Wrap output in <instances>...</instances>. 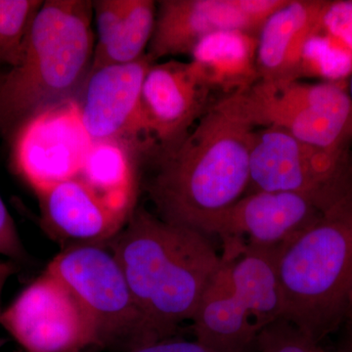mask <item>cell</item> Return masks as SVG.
I'll return each mask as SVG.
<instances>
[{"label": "cell", "mask_w": 352, "mask_h": 352, "mask_svg": "<svg viewBox=\"0 0 352 352\" xmlns=\"http://www.w3.org/2000/svg\"><path fill=\"white\" fill-rule=\"evenodd\" d=\"M256 352H344L331 351L320 346L285 318L272 322L259 331Z\"/></svg>", "instance_id": "cell-21"}, {"label": "cell", "mask_w": 352, "mask_h": 352, "mask_svg": "<svg viewBox=\"0 0 352 352\" xmlns=\"http://www.w3.org/2000/svg\"><path fill=\"white\" fill-rule=\"evenodd\" d=\"M155 63L146 53L131 63L90 71L74 102L91 142L118 141L138 149L150 140L141 95L146 75Z\"/></svg>", "instance_id": "cell-11"}, {"label": "cell", "mask_w": 352, "mask_h": 352, "mask_svg": "<svg viewBox=\"0 0 352 352\" xmlns=\"http://www.w3.org/2000/svg\"><path fill=\"white\" fill-rule=\"evenodd\" d=\"M92 142L74 100L38 113L14 135L16 170L36 193L75 177Z\"/></svg>", "instance_id": "cell-12"}, {"label": "cell", "mask_w": 352, "mask_h": 352, "mask_svg": "<svg viewBox=\"0 0 352 352\" xmlns=\"http://www.w3.org/2000/svg\"><path fill=\"white\" fill-rule=\"evenodd\" d=\"M157 2L129 0L126 12L108 45L94 54L91 69L131 63L147 52L156 22Z\"/></svg>", "instance_id": "cell-19"}, {"label": "cell", "mask_w": 352, "mask_h": 352, "mask_svg": "<svg viewBox=\"0 0 352 352\" xmlns=\"http://www.w3.org/2000/svg\"><path fill=\"white\" fill-rule=\"evenodd\" d=\"M219 100L254 129L279 127L307 144L335 154H349L352 102L339 82L258 80Z\"/></svg>", "instance_id": "cell-6"}, {"label": "cell", "mask_w": 352, "mask_h": 352, "mask_svg": "<svg viewBox=\"0 0 352 352\" xmlns=\"http://www.w3.org/2000/svg\"><path fill=\"white\" fill-rule=\"evenodd\" d=\"M129 352H219L194 340H164Z\"/></svg>", "instance_id": "cell-25"}, {"label": "cell", "mask_w": 352, "mask_h": 352, "mask_svg": "<svg viewBox=\"0 0 352 352\" xmlns=\"http://www.w3.org/2000/svg\"><path fill=\"white\" fill-rule=\"evenodd\" d=\"M17 271V266L15 263L11 261H2L0 259V305H1L2 292L9 278L12 276ZM1 310V307H0Z\"/></svg>", "instance_id": "cell-26"}, {"label": "cell", "mask_w": 352, "mask_h": 352, "mask_svg": "<svg viewBox=\"0 0 352 352\" xmlns=\"http://www.w3.org/2000/svg\"><path fill=\"white\" fill-rule=\"evenodd\" d=\"M92 19L90 0L43 1L20 64L0 75V133L14 136L38 113L76 98L94 61Z\"/></svg>", "instance_id": "cell-3"}, {"label": "cell", "mask_w": 352, "mask_h": 352, "mask_svg": "<svg viewBox=\"0 0 352 352\" xmlns=\"http://www.w3.org/2000/svg\"><path fill=\"white\" fill-rule=\"evenodd\" d=\"M210 94L191 62L168 60L153 65L141 95L150 140L162 150L179 142L210 107Z\"/></svg>", "instance_id": "cell-14"}, {"label": "cell", "mask_w": 352, "mask_h": 352, "mask_svg": "<svg viewBox=\"0 0 352 352\" xmlns=\"http://www.w3.org/2000/svg\"><path fill=\"white\" fill-rule=\"evenodd\" d=\"M254 129L221 101L212 104L179 142L160 155L148 185L160 219L204 234L210 220L242 198Z\"/></svg>", "instance_id": "cell-1"}, {"label": "cell", "mask_w": 352, "mask_h": 352, "mask_svg": "<svg viewBox=\"0 0 352 352\" xmlns=\"http://www.w3.org/2000/svg\"><path fill=\"white\" fill-rule=\"evenodd\" d=\"M129 1V0H94L92 1L95 24H96L94 54L101 52L113 38L120 21L126 12Z\"/></svg>", "instance_id": "cell-23"}, {"label": "cell", "mask_w": 352, "mask_h": 352, "mask_svg": "<svg viewBox=\"0 0 352 352\" xmlns=\"http://www.w3.org/2000/svg\"><path fill=\"white\" fill-rule=\"evenodd\" d=\"M279 252L245 244L222 254L192 318L197 342L219 352H256L259 331L284 317Z\"/></svg>", "instance_id": "cell-5"}, {"label": "cell", "mask_w": 352, "mask_h": 352, "mask_svg": "<svg viewBox=\"0 0 352 352\" xmlns=\"http://www.w3.org/2000/svg\"><path fill=\"white\" fill-rule=\"evenodd\" d=\"M258 36L239 31L215 32L192 51L191 64L208 88L223 96L259 80L256 67Z\"/></svg>", "instance_id": "cell-17"}, {"label": "cell", "mask_w": 352, "mask_h": 352, "mask_svg": "<svg viewBox=\"0 0 352 352\" xmlns=\"http://www.w3.org/2000/svg\"><path fill=\"white\" fill-rule=\"evenodd\" d=\"M342 325H344V336H342V346L340 349L344 352H352V315L346 317Z\"/></svg>", "instance_id": "cell-27"}, {"label": "cell", "mask_w": 352, "mask_h": 352, "mask_svg": "<svg viewBox=\"0 0 352 352\" xmlns=\"http://www.w3.org/2000/svg\"><path fill=\"white\" fill-rule=\"evenodd\" d=\"M141 312L161 340L192 320L222 258L208 236L135 208L113 239Z\"/></svg>", "instance_id": "cell-2"}, {"label": "cell", "mask_w": 352, "mask_h": 352, "mask_svg": "<svg viewBox=\"0 0 352 352\" xmlns=\"http://www.w3.org/2000/svg\"><path fill=\"white\" fill-rule=\"evenodd\" d=\"M352 315V291L349 298V307H347V316Z\"/></svg>", "instance_id": "cell-28"}, {"label": "cell", "mask_w": 352, "mask_h": 352, "mask_svg": "<svg viewBox=\"0 0 352 352\" xmlns=\"http://www.w3.org/2000/svg\"><path fill=\"white\" fill-rule=\"evenodd\" d=\"M248 193L292 192L312 197L325 210L352 185L349 154L302 142L279 127L252 132Z\"/></svg>", "instance_id": "cell-8"}, {"label": "cell", "mask_w": 352, "mask_h": 352, "mask_svg": "<svg viewBox=\"0 0 352 352\" xmlns=\"http://www.w3.org/2000/svg\"><path fill=\"white\" fill-rule=\"evenodd\" d=\"M277 270L283 318L317 342L344 324L352 291V185L280 250Z\"/></svg>", "instance_id": "cell-4"}, {"label": "cell", "mask_w": 352, "mask_h": 352, "mask_svg": "<svg viewBox=\"0 0 352 352\" xmlns=\"http://www.w3.org/2000/svg\"><path fill=\"white\" fill-rule=\"evenodd\" d=\"M36 194L44 230L69 245L113 240L131 215L113 208L78 176Z\"/></svg>", "instance_id": "cell-15"}, {"label": "cell", "mask_w": 352, "mask_h": 352, "mask_svg": "<svg viewBox=\"0 0 352 352\" xmlns=\"http://www.w3.org/2000/svg\"><path fill=\"white\" fill-rule=\"evenodd\" d=\"M0 254L13 263L27 259V252L16 228L15 222L0 197Z\"/></svg>", "instance_id": "cell-24"}, {"label": "cell", "mask_w": 352, "mask_h": 352, "mask_svg": "<svg viewBox=\"0 0 352 352\" xmlns=\"http://www.w3.org/2000/svg\"><path fill=\"white\" fill-rule=\"evenodd\" d=\"M349 97H351V100L352 102V74L351 75V78H349Z\"/></svg>", "instance_id": "cell-29"}, {"label": "cell", "mask_w": 352, "mask_h": 352, "mask_svg": "<svg viewBox=\"0 0 352 352\" xmlns=\"http://www.w3.org/2000/svg\"><path fill=\"white\" fill-rule=\"evenodd\" d=\"M319 32L352 55V1H328Z\"/></svg>", "instance_id": "cell-22"}, {"label": "cell", "mask_w": 352, "mask_h": 352, "mask_svg": "<svg viewBox=\"0 0 352 352\" xmlns=\"http://www.w3.org/2000/svg\"><path fill=\"white\" fill-rule=\"evenodd\" d=\"M312 197L292 192L248 193L210 220L206 236L265 249H283L320 217Z\"/></svg>", "instance_id": "cell-13"}, {"label": "cell", "mask_w": 352, "mask_h": 352, "mask_svg": "<svg viewBox=\"0 0 352 352\" xmlns=\"http://www.w3.org/2000/svg\"><path fill=\"white\" fill-rule=\"evenodd\" d=\"M46 270L75 294L89 315L96 346L129 352L161 342L141 312L119 261L101 245H72Z\"/></svg>", "instance_id": "cell-7"}, {"label": "cell", "mask_w": 352, "mask_h": 352, "mask_svg": "<svg viewBox=\"0 0 352 352\" xmlns=\"http://www.w3.org/2000/svg\"><path fill=\"white\" fill-rule=\"evenodd\" d=\"M287 0H161L147 54L153 61L191 55L204 38L223 31L258 36L271 14Z\"/></svg>", "instance_id": "cell-10"}, {"label": "cell", "mask_w": 352, "mask_h": 352, "mask_svg": "<svg viewBox=\"0 0 352 352\" xmlns=\"http://www.w3.org/2000/svg\"><path fill=\"white\" fill-rule=\"evenodd\" d=\"M327 3L325 0H287L271 14L258 34L259 80L289 82L300 80L305 47L320 31Z\"/></svg>", "instance_id": "cell-16"}, {"label": "cell", "mask_w": 352, "mask_h": 352, "mask_svg": "<svg viewBox=\"0 0 352 352\" xmlns=\"http://www.w3.org/2000/svg\"><path fill=\"white\" fill-rule=\"evenodd\" d=\"M131 145L118 141L92 142L78 177L110 205L132 214L136 201V170Z\"/></svg>", "instance_id": "cell-18"}, {"label": "cell", "mask_w": 352, "mask_h": 352, "mask_svg": "<svg viewBox=\"0 0 352 352\" xmlns=\"http://www.w3.org/2000/svg\"><path fill=\"white\" fill-rule=\"evenodd\" d=\"M43 0H0V66L15 68Z\"/></svg>", "instance_id": "cell-20"}, {"label": "cell", "mask_w": 352, "mask_h": 352, "mask_svg": "<svg viewBox=\"0 0 352 352\" xmlns=\"http://www.w3.org/2000/svg\"><path fill=\"white\" fill-rule=\"evenodd\" d=\"M0 326L25 352H82L96 346V332L85 307L46 270L0 310Z\"/></svg>", "instance_id": "cell-9"}]
</instances>
